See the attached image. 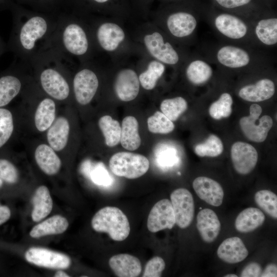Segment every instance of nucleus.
I'll use <instances>...</instances> for the list:
<instances>
[{"label":"nucleus","mask_w":277,"mask_h":277,"mask_svg":"<svg viewBox=\"0 0 277 277\" xmlns=\"http://www.w3.org/2000/svg\"><path fill=\"white\" fill-rule=\"evenodd\" d=\"M120 142L126 150L133 151L141 145V139L138 133V124L135 117H125L122 122Z\"/></svg>","instance_id":"28"},{"label":"nucleus","mask_w":277,"mask_h":277,"mask_svg":"<svg viewBox=\"0 0 277 277\" xmlns=\"http://www.w3.org/2000/svg\"><path fill=\"white\" fill-rule=\"evenodd\" d=\"M109 265L115 274L119 277H136L142 271L139 259L129 254L112 256L109 260Z\"/></svg>","instance_id":"18"},{"label":"nucleus","mask_w":277,"mask_h":277,"mask_svg":"<svg viewBox=\"0 0 277 277\" xmlns=\"http://www.w3.org/2000/svg\"><path fill=\"white\" fill-rule=\"evenodd\" d=\"M47 46L52 47L69 60L71 57L86 56L90 50V39L80 22L62 16L58 17L55 30Z\"/></svg>","instance_id":"3"},{"label":"nucleus","mask_w":277,"mask_h":277,"mask_svg":"<svg viewBox=\"0 0 277 277\" xmlns=\"http://www.w3.org/2000/svg\"><path fill=\"white\" fill-rule=\"evenodd\" d=\"M11 216L10 209L6 206L0 204V225L7 222Z\"/></svg>","instance_id":"47"},{"label":"nucleus","mask_w":277,"mask_h":277,"mask_svg":"<svg viewBox=\"0 0 277 277\" xmlns=\"http://www.w3.org/2000/svg\"><path fill=\"white\" fill-rule=\"evenodd\" d=\"M57 19L58 17L40 14L16 15L6 51L12 52L17 60L29 64L47 46L55 30Z\"/></svg>","instance_id":"1"},{"label":"nucleus","mask_w":277,"mask_h":277,"mask_svg":"<svg viewBox=\"0 0 277 277\" xmlns=\"http://www.w3.org/2000/svg\"><path fill=\"white\" fill-rule=\"evenodd\" d=\"M221 227L219 219L212 210L206 208L199 212L196 217V227L204 242H213L217 237Z\"/></svg>","instance_id":"17"},{"label":"nucleus","mask_w":277,"mask_h":277,"mask_svg":"<svg viewBox=\"0 0 277 277\" xmlns=\"http://www.w3.org/2000/svg\"><path fill=\"white\" fill-rule=\"evenodd\" d=\"M217 58L223 65L233 68L245 66L250 62V56L245 50L233 46L222 47L217 52Z\"/></svg>","instance_id":"26"},{"label":"nucleus","mask_w":277,"mask_h":277,"mask_svg":"<svg viewBox=\"0 0 277 277\" xmlns=\"http://www.w3.org/2000/svg\"><path fill=\"white\" fill-rule=\"evenodd\" d=\"M144 43L148 52L158 61L169 65H175L179 62L177 52L170 43L164 41L160 33L146 34Z\"/></svg>","instance_id":"10"},{"label":"nucleus","mask_w":277,"mask_h":277,"mask_svg":"<svg viewBox=\"0 0 277 277\" xmlns=\"http://www.w3.org/2000/svg\"><path fill=\"white\" fill-rule=\"evenodd\" d=\"M6 45H5L3 39L1 38L0 36V57L2 55V54L4 53V52L5 51H6Z\"/></svg>","instance_id":"48"},{"label":"nucleus","mask_w":277,"mask_h":277,"mask_svg":"<svg viewBox=\"0 0 277 277\" xmlns=\"http://www.w3.org/2000/svg\"><path fill=\"white\" fill-rule=\"evenodd\" d=\"M274 83L269 79H262L255 84L242 88L239 95L242 99L251 102H259L270 98L274 94Z\"/></svg>","instance_id":"20"},{"label":"nucleus","mask_w":277,"mask_h":277,"mask_svg":"<svg viewBox=\"0 0 277 277\" xmlns=\"http://www.w3.org/2000/svg\"><path fill=\"white\" fill-rule=\"evenodd\" d=\"M197 22L191 14L178 12L171 14L167 20L170 33L175 37H184L190 35L196 27Z\"/></svg>","instance_id":"21"},{"label":"nucleus","mask_w":277,"mask_h":277,"mask_svg":"<svg viewBox=\"0 0 277 277\" xmlns=\"http://www.w3.org/2000/svg\"><path fill=\"white\" fill-rule=\"evenodd\" d=\"M92 181L96 184L107 186L111 184L112 179L107 170L102 164H99L92 170L91 174Z\"/></svg>","instance_id":"43"},{"label":"nucleus","mask_w":277,"mask_h":277,"mask_svg":"<svg viewBox=\"0 0 277 277\" xmlns=\"http://www.w3.org/2000/svg\"><path fill=\"white\" fill-rule=\"evenodd\" d=\"M3 180H2L1 179H0V188L3 185Z\"/></svg>","instance_id":"52"},{"label":"nucleus","mask_w":277,"mask_h":277,"mask_svg":"<svg viewBox=\"0 0 277 277\" xmlns=\"http://www.w3.org/2000/svg\"><path fill=\"white\" fill-rule=\"evenodd\" d=\"M34 157L38 167L47 175H54L61 168V161L50 146L44 144L38 146Z\"/></svg>","instance_id":"23"},{"label":"nucleus","mask_w":277,"mask_h":277,"mask_svg":"<svg viewBox=\"0 0 277 277\" xmlns=\"http://www.w3.org/2000/svg\"><path fill=\"white\" fill-rule=\"evenodd\" d=\"M165 69V66L162 63L156 60L151 61L147 69L139 75L138 80L141 86L146 90L153 89Z\"/></svg>","instance_id":"34"},{"label":"nucleus","mask_w":277,"mask_h":277,"mask_svg":"<svg viewBox=\"0 0 277 277\" xmlns=\"http://www.w3.org/2000/svg\"><path fill=\"white\" fill-rule=\"evenodd\" d=\"M212 74V69L209 64L201 60L192 61L186 69L189 81L194 84H202L208 81Z\"/></svg>","instance_id":"32"},{"label":"nucleus","mask_w":277,"mask_h":277,"mask_svg":"<svg viewBox=\"0 0 277 277\" xmlns=\"http://www.w3.org/2000/svg\"><path fill=\"white\" fill-rule=\"evenodd\" d=\"M92 1L98 4H103V3L107 2L109 0H92Z\"/></svg>","instance_id":"50"},{"label":"nucleus","mask_w":277,"mask_h":277,"mask_svg":"<svg viewBox=\"0 0 277 277\" xmlns=\"http://www.w3.org/2000/svg\"><path fill=\"white\" fill-rule=\"evenodd\" d=\"M175 224L171 202L168 199H163L157 202L151 209L147 226L149 231L155 233L165 229H171Z\"/></svg>","instance_id":"11"},{"label":"nucleus","mask_w":277,"mask_h":277,"mask_svg":"<svg viewBox=\"0 0 277 277\" xmlns=\"http://www.w3.org/2000/svg\"><path fill=\"white\" fill-rule=\"evenodd\" d=\"M255 34L258 39L267 45L277 43V19L270 18L260 21L255 27Z\"/></svg>","instance_id":"33"},{"label":"nucleus","mask_w":277,"mask_h":277,"mask_svg":"<svg viewBox=\"0 0 277 277\" xmlns=\"http://www.w3.org/2000/svg\"><path fill=\"white\" fill-rule=\"evenodd\" d=\"M218 257L229 264H235L245 260L248 251L242 240L238 237L229 238L219 246L217 250Z\"/></svg>","instance_id":"19"},{"label":"nucleus","mask_w":277,"mask_h":277,"mask_svg":"<svg viewBox=\"0 0 277 277\" xmlns=\"http://www.w3.org/2000/svg\"><path fill=\"white\" fill-rule=\"evenodd\" d=\"M96 40L99 46L106 51L115 50L125 38L123 29L113 23L100 24L95 32Z\"/></svg>","instance_id":"14"},{"label":"nucleus","mask_w":277,"mask_h":277,"mask_svg":"<svg viewBox=\"0 0 277 277\" xmlns=\"http://www.w3.org/2000/svg\"><path fill=\"white\" fill-rule=\"evenodd\" d=\"M187 107L186 101L181 96L164 100L160 105L162 112L172 122L177 120Z\"/></svg>","instance_id":"36"},{"label":"nucleus","mask_w":277,"mask_h":277,"mask_svg":"<svg viewBox=\"0 0 277 277\" xmlns=\"http://www.w3.org/2000/svg\"><path fill=\"white\" fill-rule=\"evenodd\" d=\"M231 157L235 171L241 174H247L255 168L258 154L255 148L250 144L236 142L231 147Z\"/></svg>","instance_id":"12"},{"label":"nucleus","mask_w":277,"mask_h":277,"mask_svg":"<svg viewBox=\"0 0 277 277\" xmlns=\"http://www.w3.org/2000/svg\"><path fill=\"white\" fill-rule=\"evenodd\" d=\"M254 201L257 205L271 217L277 219V196L268 190H261L256 192Z\"/></svg>","instance_id":"35"},{"label":"nucleus","mask_w":277,"mask_h":277,"mask_svg":"<svg viewBox=\"0 0 277 277\" xmlns=\"http://www.w3.org/2000/svg\"><path fill=\"white\" fill-rule=\"evenodd\" d=\"M192 186L197 196L208 204L217 207L222 204L224 191L221 185L215 180L199 176L193 181Z\"/></svg>","instance_id":"15"},{"label":"nucleus","mask_w":277,"mask_h":277,"mask_svg":"<svg viewBox=\"0 0 277 277\" xmlns=\"http://www.w3.org/2000/svg\"><path fill=\"white\" fill-rule=\"evenodd\" d=\"M14 129L12 115L6 109L0 108V148L9 139Z\"/></svg>","instance_id":"40"},{"label":"nucleus","mask_w":277,"mask_h":277,"mask_svg":"<svg viewBox=\"0 0 277 277\" xmlns=\"http://www.w3.org/2000/svg\"><path fill=\"white\" fill-rule=\"evenodd\" d=\"M91 226L94 231L107 233L115 241H124L130 231L127 217L115 207L107 206L99 210L92 219Z\"/></svg>","instance_id":"4"},{"label":"nucleus","mask_w":277,"mask_h":277,"mask_svg":"<svg viewBox=\"0 0 277 277\" xmlns=\"http://www.w3.org/2000/svg\"><path fill=\"white\" fill-rule=\"evenodd\" d=\"M223 151L221 139L214 134L210 135L205 142L197 145L194 148L196 154L201 157H216Z\"/></svg>","instance_id":"37"},{"label":"nucleus","mask_w":277,"mask_h":277,"mask_svg":"<svg viewBox=\"0 0 277 277\" xmlns=\"http://www.w3.org/2000/svg\"><path fill=\"white\" fill-rule=\"evenodd\" d=\"M67 220L60 215H53L34 226L30 232L33 238H38L48 235L61 234L68 228Z\"/></svg>","instance_id":"25"},{"label":"nucleus","mask_w":277,"mask_h":277,"mask_svg":"<svg viewBox=\"0 0 277 277\" xmlns=\"http://www.w3.org/2000/svg\"><path fill=\"white\" fill-rule=\"evenodd\" d=\"M265 216L259 209L249 207L242 211L235 221V227L239 232L247 233L254 231L264 223Z\"/></svg>","instance_id":"27"},{"label":"nucleus","mask_w":277,"mask_h":277,"mask_svg":"<svg viewBox=\"0 0 277 277\" xmlns=\"http://www.w3.org/2000/svg\"><path fill=\"white\" fill-rule=\"evenodd\" d=\"M233 100L230 94L223 93L209 108V113L215 120L228 117L231 113Z\"/></svg>","instance_id":"38"},{"label":"nucleus","mask_w":277,"mask_h":277,"mask_svg":"<svg viewBox=\"0 0 277 277\" xmlns=\"http://www.w3.org/2000/svg\"><path fill=\"white\" fill-rule=\"evenodd\" d=\"M262 277H276L277 276V266L274 263L268 264L261 275Z\"/></svg>","instance_id":"46"},{"label":"nucleus","mask_w":277,"mask_h":277,"mask_svg":"<svg viewBox=\"0 0 277 277\" xmlns=\"http://www.w3.org/2000/svg\"><path fill=\"white\" fill-rule=\"evenodd\" d=\"M9 71L0 76V107L8 105L20 92L23 81L15 72L17 62L13 63Z\"/></svg>","instance_id":"16"},{"label":"nucleus","mask_w":277,"mask_h":277,"mask_svg":"<svg viewBox=\"0 0 277 277\" xmlns=\"http://www.w3.org/2000/svg\"><path fill=\"white\" fill-rule=\"evenodd\" d=\"M98 125L108 146L114 147L120 142L121 127L118 121L106 115L100 118Z\"/></svg>","instance_id":"31"},{"label":"nucleus","mask_w":277,"mask_h":277,"mask_svg":"<svg viewBox=\"0 0 277 277\" xmlns=\"http://www.w3.org/2000/svg\"><path fill=\"white\" fill-rule=\"evenodd\" d=\"M221 6L226 8H233L249 3L251 0H215Z\"/></svg>","instance_id":"45"},{"label":"nucleus","mask_w":277,"mask_h":277,"mask_svg":"<svg viewBox=\"0 0 277 277\" xmlns=\"http://www.w3.org/2000/svg\"><path fill=\"white\" fill-rule=\"evenodd\" d=\"M148 128L154 133L167 134L174 129V125L163 112L157 111L147 120Z\"/></svg>","instance_id":"39"},{"label":"nucleus","mask_w":277,"mask_h":277,"mask_svg":"<svg viewBox=\"0 0 277 277\" xmlns=\"http://www.w3.org/2000/svg\"><path fill=\"white\" fill-rule=\"evenodd\" d=\"M149 161L145 156L128 152H119L109 160V166L115 175L134 179L145 174L149 168Z\"/></svg>","instance_id":"5"},{"label":"nucleus","mask_w":277,"mask_h":277,"mask_svg":"<svg viewBox=\"0 0 277 277\" xmlns=\"http://www.w3.org/2000/svg\"><path fill=\"white\" fill-rule=\"evenodd\" d=\"M70 126L64 117H58L48 128L47 137L49 146L55 151L63 150L67 145Z\"/></svg>","instance_id":"24"},{"label":"nucleus","mask_w":277,"mask_h":277,"mask_svg":"<svg viewBox=\"0 0 277 277\" xmlns=\"http://www.w3.org/2000/svg\"><path fill=\"white\" fill-rule=\"evenodd\" d=\"M33 210L31 213L34 222H39L51 211L53 202L48 188L45 186L38 187L32 198Z\"/></svg>","instance_id":"29"},{"label":"nucleus","mask_w":277,"mask_h":277,"mask_svg":"<svg viewBox=\"0 0 277 277\" xmlns=\"http://www.w3.org/2000/svg\"><path fill=\"white\" fill-rule=\"evenodd\" d=\"M54 276L55 277H69V275H68V274H67L65 272L63 271L62 270H60V271H57L55 273Z\"/></svg>","instance_id":"49"},{"label":"nucleus","mask_w":277,"mask_h":277,"mask_svg":"<svg viewBox=\"0 0 277 277\" xmlns=\"http://www.w3.org/2000/svg\"><path fill=\"white\" fill-rule=\"evenodd\" d=\"M73 90L76 101L82 105L89 104L95 96L99 85L95 72L88 67H84L74 75Z\"/></svg>","instance_id":"7"},{"label":"nucleus","mask_w":277,"mask_h":277,"mask_svg":"<svg viewBox=\"0 0 277 277\" xmlns=\"http://www.w3.org/2000/svg\"><path fill=\"white\" fill-rule=\"evenodd\" d=\"M262 272L261 266L258 263L252 262L248 264L242 271L241 277H259Z\"/></svg>","instance_id":"44"},{"label":"nucleus","mask_w":277,"mask_h":277,"mask_svg":"<svg viewBox=\"0 0 277 277\" xmlns=\"http://www.w3.org/2000/svg\"><path fill=\"white\" fill-rule=\"evenodd\" d=\"M55 103L52 98L46 97L39 103L34 115L36 129L43 132L51 126L55 117Z\"/></svg>","instance_id":"30"},{"label":"nucleus","mask_w":277,"mask_h":277,"mask_svg":"<svg viewBox=\"0 0 277 277\" xmlns=\"http://www.w3.org/2000/svg\"><path fill=\"white\" fill-rule=\"evenodd\" d=\"M114 88L121 101L129 102L135 99L140 91V81L135 71L130 68L119 71L115 79Z\"/></svg>","instance_id":"13"},{"label":"nucleus","mask_w":277,"mask_h":277,"mask_svg":"<svg viewBox=\"0 0 277 277\" xmlns=\"http://www.w3.org/2000/svg\"><path fill=\"white\" fill-rule=\"evenodd\" d=\"M69 61L48 46L41 49L29 64L37 74L42 89L52 98L64 101L70 95V86L65 76Z\"/></svg>","instance_id":"2"},{"label":"nucleus","mask_w":277,"mask_h":277,"mask_svg":"<svg viewBox=\"0 0 277 277\" xmlns=\"http://www.w3.org/2000/svg\"><path fill=\"white\" fill-rule=\"evenodd\" d=\"M225 277H238L237 275L234 274H228L224 276Z\"/></svg>","instance_id":"51"},{"label":"nucleus","mask_w":277,"mask_h":277,"mask_svg":"<svg viewBox=\"0 0 277 277\" xmlns=\"http://www.w3.org/2000/svg\"><path fill=\"white\" fill-rule=\"evenodd\" d=\"M25 257L31 264L48 268L65 269L71 264L68 256L44 248L31 247L26 251Z\"/></svg>","instance_id":"9"},{"label":"nucleus","mask_w":277,"mask_h":277,"mask_svg":"<svg viewBox=\"0 0 277 277\" xmlns=\"http://www.w3.org/2000/svg\"><path fill=\"white\" fill-rule=\"evenodd\" d=\"M175 224L184 229L190 226L194 216V205L192 194L185 188H178L170 194Z\"/></svg>","instance_id":"8"},{"label":"nucleus","mask_w":277,"mask_h":277,"mask_svg":"<svg viewBox=\"0 0 277 277\" xmlns=\"http://www.w3.org/2000/svg\"><path fill=\"white\" fill-rule=\"evenodd\" d=\"M165 268L164 260L160 256H154L146 264L143 277H159Z\"/></svg>","instance_id":"42"},{"label":"nucleus","mask_w":277,"mask_h":277,"mask_svg":"<svg viewBox=\"0 0 277 277\" xmlns=\"http://www.w3.org/2000/svg\"><path fill=\"white\" fill-rule=\"evenodd\" d=\"M0 179L8 183H15L18 179V171L9 161L0 159Z\"/></svg>","instance_id":"41"},{"label":"nucleus","mask_w":277,"mask_h":277,"mask_svg":"<svg viewBox=\"0 0 277 277\" xmlns=\"http://www.w3.org/2000/svg\"><path fill=\"white\" fill-rule=\"evenodd\" d=\"M217 29L225 36L232 39H240L247 33V27L240 18L229 14H221L215 19Z\"/></svg>","instance_id":"22"},{"label":"nucleus","mask_w":277,"mask_h":277,"mask_svg":"<svg viewBox=\"0 0 277 277\" xmlns=\"http://www.w3.org/2000/svg\"><path fill=\"white\" fill-rule=\"evenodd\" d=\"M262 112V107L259 105L253 104L250 107L249 115L242 117L240 120V127L244 134L249 140L256 143L263 142L266 140L273 125L271 117L267 115L259 118L258 124H256Z\"/></svg>","instance_id":"6"}]
</instances>
